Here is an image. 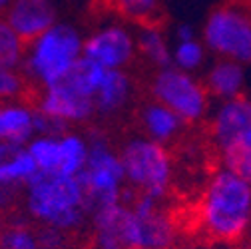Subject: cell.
Masks as SVG:
<instances>
[{"mask_svg":"<svg viewBox=\"0 0 251 249\" xmlns=\"http://www.w3.org/2000/svg\"><path fill=\"white\" fill-rule=\"evenodd\" d=\"M136 52V34L124 24H106L84 40V56L106 70H124Z\"/></svg>","mask_w":251,"mask_h":249,"instance_id":"9c48e42d","label":"cell"},{"mask_svg":"<svg viewBox=\"0 0 251 249\" xmlns=\"http://www.w3.org/2000/svg\"><path fill=\"white\" fill-rule=\"evenodd\" d=\"M203 84L209 92V96H213L219 102L241 98L245 92V84H247L245 66L233 60L217 58L209 66Z\"/></svg>","mask_w":251,"mask_h":249,"instance_id":"7c38bea8","label":"cell"},{"mask_svg":"<svg viewBox=\"0 0 251 249\" xmlns=\"http://www.w3.org/2000/svg\"><path fill=\"white\" fill-rule=\"evenodd\" d=\"M0 249H42L38 241V233L30 227L16 224L0 233Z\"/></svg>","mask_w":251,"mask_h":249,"instance_id":"603a6c76","label":"cell"},{"mask_svg":"<svg viewBox=\"0 0 251 249\" xmlns=\"http://www.w3.org/2000/svg\"><path fill=\"white\" fill-rule=\"evenodd\" d=\"M122 166L126 174V183L138 194L162 199L172 183V158L164 144L150 138H132L126 142L122 151Z\"/></svg>","mask_w":251,"mask_h":249,"instance_id":"5b68a950","label":"cell"},{"mask_svg":"<svg viewBox=\"0 0 251 249\" xmlns=\"http://www.w3.org/2000/svg\"><path fill=\"white\" fill-rule=\"evenodd\" d=\"M68 126H70V124L62 122L58 118H52V116L40 112L38 108L34 110V130H36V136L62 138L64 134H68Z\"/></svg>","mask_w":251,"mask_h":249,"instance_id":"cb8c5ba5","label":"cell"},{"mask_svg":"<svg viewBox=\"0 0 251 249\" xmlns=\"http://www.w3.org/2000/svg\"><path fill=\"white\" fill-rule=\"evenodd\" d=\"M211 140L224 168L251 183V98L219 102L211 114Z\"/></svg>","mask_w":251,"mask_h":249,"instance_id":"277c9868","label":"cell"},{"mask_svg":"<svg viewBox=\"0 0 251 249\" xmlns=\"http://www.w3.org/2000/svg\"><path fill=\"white\" fill-rule=\"evenodd\" d=\"M0 233H2V217H0Z\"/></svg>","mask_w":251,"mask_h":249,"instance_id":"f1b7e54d","label":"cell"},{"mask_svg":"<svg viewBox=\"0 0 251 249\" xmlns=\"http://www.w3.org/2000/svg\"><path fill=\"white\" fill-rule=\"evenodd\" d=\"M4 20L26 42H34L58 22V10L52 0H12Z\"/></svg>","mask_w":251,"mask_h":249,"instance_id":"30bf717a","label":"cell"},{"mask_svg":"<svg viewBox=\"0 0 251 249\" xmlns=\"http://www.w3.org/2000/svg\"><path fill=\"white\" fill-rule=\"evenodd\" d=\"M151 96L176 112L183 124L200 122L209 110V92L194 74L177 70L174 66L155 72L151 80Z\"/></svg>","mask_w":251,"mask_h":249,"instance_id":"ba28073f","label":"cell"},{"mask_svg":"<svg viewBox=\"0 0 251 249\" xmlns=\"http://www.w3.org/2000/svg\"><path fill=\"white\" fill-rule=\"evenodd\" d=\"M106 74H108L106 68H102L100 64H96V62H92L86 56H82L76 64L70 68V72L66 76H62L56 84L76 92V94H80V96L96 98V94H98V90H100ZM94 102H96V100H94Z\"/></svg>","mask_w":251,"mask_h":249,"instance_id":"9a60e30c","label":"cell"},{"mask_svg":"<svg viewBox=\"0 0 251 249\" xmlns=\"http://www.w3.org/2000/svg\"><path fill=\"white\" fill-rule=\"evenodd\" d=\"M38 110L52 116V118L66 122V124L88 122L98 112L94 98L80 96L76 92L60 86V84H52V86L44 88L42 96L38 100Z\"/></svg>","mask_w":251,"mask_h":249,"instance_id":"8fae6325","label":"cell"},{"mask_svg":"<svg viewBox=\"0 0 251 249\" xmlns=\"http://www.w3.org/2000/svg\"><path fill=\"white\" fill-rule=\"evenodd\" d=\"M10 4H12V0H0V14H4Z\"/></svg>","mask_w":251,"mask_h":249,"instance_id":"83f0119b","label":"cell"},{"mask_svg":"<svg viewBox=\"0 0 251 249\" xmlns=\"http://www.w3.org/2000/svg\"><path fill=\"white\" fill-rule=\"evenodd\" d=\"M249 235H251V229H249Z\"/></svg>","mask_w":251,"mask_h":249,"instance_id":"4dcf8cb0","label":"cell"},{"mask_svg":"<svg viewBox=\"0 0 251 249\" xmlns=\"http://www.w3.org/2000/svg\"><path fill=\"white\" fill-rule=\"evenodd\" d=\"M88 142V162L78 179L86 192L88 211L94 213L102 207L122 203V196L126 192V174L120 153H116L102 136L94 134Z\"/></svg>","mask_w":251,"mask_h":249,"instance_id":"8992f818","label":"cell"},{"mask_svg":"<svg viewBox=\"0 0 251 249\" xmlns=\"http://www.w3.org/2000/svg\"><path fill=\"white\" fill-rule=\"evenodd\" d=\"M132 78L124 70H108L98 94H96V110L100 114H116L126 104L130 102L132 96Z\"/></svg>","mask_w":251,"mask_h":249,"instance_id":"2e32d148","label":"cell"},{"mask_svg":"<svg viewBox=\"0 0 251 249\" xmlns=\"http://www.w3.org/2000/svg\"><path fill=\"white\" fill-rule=\"evenodd\" d=\"M26 211L42 225L72 231L86 220L88 199L78 177L38 172L26 183Z\"/></svg>","mask_w":251,"mask_h":249,"instance_id":"7a4b0ae2","label":"cell"},{"mask_svg":"<svg viewBox=\"0 0 251 249\" xmlns=\"http://www.w3.org/2000/svg\"><path fill=\"white\" fill-rule=\"evenodd\" d=\"M38 241L42 249H58L64 243V231L50 225H42V229L38 231Z\"/></svg>","mask_w":251,"mask_h":249,"instance_id":"484cf974","label":"cell"},{"mask_svg":"<svg viewBox=\"0 0 251 249\" xmlns=\"http://www.w3.org/2000/svg\"><path fill=\"white\" fill-rule=\"evenodd\" d=\"M26 54V42L10 28V24L0 18V70H16L22 66Z\"/></svg>","mask_w":251,"mask_h":249,"instance_id":"ffe728a7","label":"cell"},{"mask_svg":"<svg viewBox=\"0 0 251 249\" xmlns=\"http://www.w3.org/2000/svg\"><path fill=\"white\" fill-rule=\"evenodd\" d=\"M60 148H62V162H60L58 174L78 177L84 172L86 162H88L90 142L84 136L68 132L60 138Z\"/></svg>","mask_w":251,"mask_h":249,"instance_id":"ac0fdd59","label":"cell"},{"mask_svg":"<svg viewBox=\"0 0 251 249\" xmlns=\"http://www.w3.org/2000/svg\"><path fill=\"white\" fill-rule=\"evenodd\" d=\"M201 42L217 58L251 64V8L231 2L211 10L201 30Z\"/></svg>","mask_w":251,"mask_h":249,"instance_id":"52a82bcc","label":"cell"},{"mask_svg":"<svg viewBox=\"0 0 251 249\" xmlns=\"http://www.w3.org/2000/svg\"><path fill=\"white\" fill-rule=\"evenodd\" d=\"M174 34H176V42H187V40H196V38H198L196 28H194L190 22L177 24L176 30H174Z\"/></svg>","mask_w":251,"mask_h":249,"instance_id":"4316f807","label":"cell"},{"mask_svg":"<svg viewBox=\"0 0 251 249\" xmlns=\"http://www.w3.org/2000/svg\"><path fill=\"white\" fill-rule=\"evenodd\" d=\"M36 136L34 110L24 104H2L0 106V144L26 148Z\"/></svg>","mask_w":251,"mask_h":249,"instance_id":"4fadbf2b","label":"cell"},{"mask_svg":"<svg viewBox=\"0 0 251 249\" xmlns=\"http://www.w3.org/2000/svg\"><path fill=\"white\" fill-rule=\"evenodd\" d=\"M142 126L146 130V138L166 146L168 142L179 136L183 128V120L164 104L153 100L142 110Z\"/></svg>","mask_w":251,"mask_h":249,"instance_id":"5bb4252c","label":"cell"},{"mask_svg":"<svg viewBox=\"0 0 251 249\" xmlns=\"http://www.w3.org/2000/svg\"><path fill=\"white\" fill-rule=\"evenodd\" d=\"M198 222L215 241L243 239L251 229V183L224 166L215 170L201 192Z\"/></svg>","mask_w":251,"mask_h":249,"instance_id":"6da1fadb","label":"cell"},{"mask_svg":"<svg viewBox=\"0 0 251 249\" xmlns=\"http://www.w3.org/2000/svg\"><path fill=\"white\" fill-rule=\"evenodd\" d=\"M162 0H114L116 10L132 22L150 24L160 10Z\"/></svg>","mask_w":251,"mask_h":249,"instance_id":"7402d4cb","label":"cell"},{"mask_svg":"<svg viewBox=\"0 0 251 249\" xmlns=\"http://www.w3.org/2000/svg\"><path fill=\"white\" fill-rule=\"evenodd\" d=\"M136 42L138 52L158 70L172 66V46L168 44V38L164 36L160 26H155L153 22L142 24L136 32Z\"/></svg>","mask_w":251,"mask_h":249,"instance_id":"e0dca14e","label":"cell"},{"mask_svg":"<svg viewBox=\"0 0 251 249\" xmlns=\"http://www.w3.org/2000/svg\"><path fill=\"white\" fill-rule=\"evenodd\" d=\"M30 155L34 158L36 166L44 174H58L60 162H62V148H60V138L52 136H34L26 146Z\"/></svg>","mask_w":251,"mask_h":249,"instance_id":"d6986e66","label":"cell"},{"mask_svg":"<svg viewBox=\"0 0 251 249\" xmlns=\"http://www.w3.org/2000/svg\"><path fill=\"white\" fill-rule=\"evenodd\" d=\"M84 40L74 24L56 22L40 38L26 44L24 76L44 88L56 84L84 56Z\"/></svg>","mask_w":251,"mask_h":249,"instance_id":"3957f363","label":"cell"},{"mask_svg":"<svg viewBox=\"0 0 251 249\" xmlns=\"http://www.w3.org/2000/svg\"><path fill=\"white\" fill-rule=\"evenodd\" d=\"M142 249H160V247H142Z\"/></svg>","mask_w":251,"mask_h":249,"instance_id":"f546056e","label":"cell"},{"mask_svg":"<svg viewBox=\"0 0 251 249\" xmlns=\"http://www.w3.org/2000/svg\"><path fill=\"white\" fill-rule=\"evenodd\" d=\"M24 90V74L18 70H0V102L16 100Z\"/></svg>","mask_w":251,"mask_h":249,"instance_id":"d4e9b609","label":"cell"},{"mask_svg":"<svg viewBox=\"0 0 251 249\" xmlns=\"http://www.w3.org/2000/svg\"><path fill=\"white\" fill-rule=\"evenodd\" d=\"M207 48L201 40H187V42H176L172 48V66L183 72L194 74L205 64Z\"/></svg>","mask_w":251,"mask_h":249,"instance_id":"44dd1931","label":"cell"}]
</instances>
